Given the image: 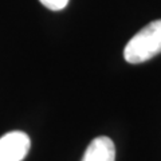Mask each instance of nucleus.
Returning <instances> with one entry per match:
<instances>
[{"mask_svg":"<svg viewBox=\"0 0 161 161\" xmlns=\"http://www.w3.org/2000/svg\"><path fill=\"white\" fill-rule=\"evenodd\" d=\"M31 141L20 130L9 132L0 137V161H22L27 156Z\"/></svg>","mask_w":161,"mask_h":161,"instance_id":"f03ea898","label":"nucleus"},{"mask_svg":"<svg viewBox=\"0 0 161 161\" xmlns=\"http://www.w3.org/2000/svg\"><path fill=\"white\" fill-rule=\"evenodd\" d=\"M161 53V19L141 28L128 42L124 58L128 63H142Z\"/></svg>","mask_w":161,"mask_h":161,"instance_id":"f257e3e1","label":"nucleus"},{"mask_svg":"<svg viewBox=\"0 0 161 161\" xmlns=\"http://www.w3.org/2000/svg\"><path fill=\"white\" fill-rule=\"evenodd\" d=\"M39 2L51 11H59V9H63L67 6L69 0H39Z\"/></svg>","mask_w":161,"mask_h":161,"instance_id":"20e7f679","label":"nucleus"},{"mask_svg":"<svg viewBox=\"0 0 161 161\" xmlns=\"http://www.w3.org/2000/svg\"><path fill=\"white\" fill-rule=\"evenodd\" d=\"M80 161H115V147L109 137L94 138L85 150Z\"/></svg>","mask_w":161,"mask_h":161,"instance_id":"7ed1b4c3","label":"nucleus"}]
</instances>
